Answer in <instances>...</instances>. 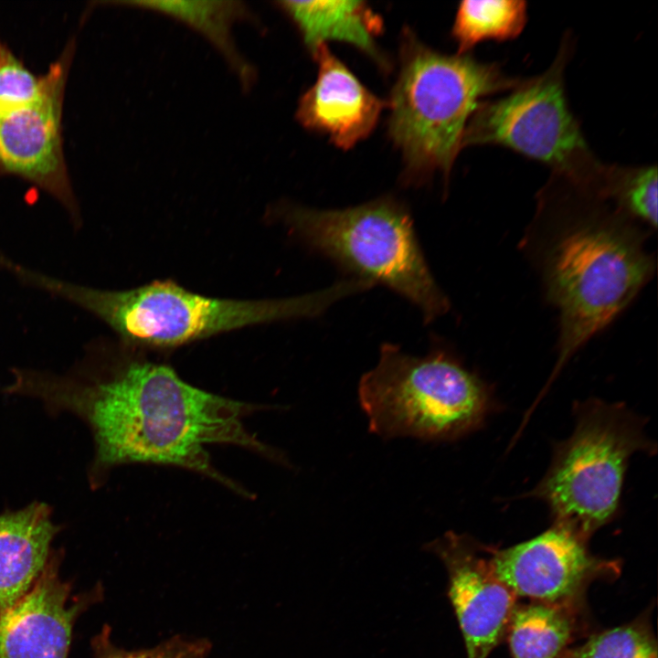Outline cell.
Segmentation results:
<instances>
[{"instance_id":"6da1fadb","label":"cell","mask_w":658,"mask_h":658,"mask_svg":"<svg viewBox=\"0 0 658 658\" xmlns=\"http://www.w3.org/2000/svg\"><path fill=\"white\" fill-rule=\"evenodd\" d=\"M11 375L5 394L34 398L50 416L71 414L88 427L94 449L87 472L92 490L121 465L152 463L186 469L249 498L212 464L206 450L210 444L235 445L288 463L282 452L245 426L264 406L200 389L167 365L90 346L65 374L14 367Z\"/></svg>"},{"instance_id":"7a4b0ae2","label":"cell","mask_w":658,"mask_h":658,"mask_svg":"<svg viewBox=\"0 0 658 658\" xmlns=\"http://www.w3.org/2000/svg\"><path fill=\"white\" fill-rule=\"evenodd\" d=\"M17 280L93 314L128 345L170 348L217 334L274 321L321 314L355 293L351 281L302 296L261 301L212 298L176 282L154 281L124 291L76 284L21 267Z\"/></svg>"},{"instance_id":"3957f363","label":"cell","mask_w":658,"mask_h":658,"mask_svg":"<svg viewBox=\"0 0 658 658\" xmlns=\"http://www.w3.org/2000/svg\"><path fill=\"white\" fill-rule=\"evenodd\" d=\"M520 83L494 65L459 54L443 55L409 37L389 101L388 122L409 173L419 176L440 171L448 175L481 100Z\"/></svg>"},{"instance_id":"277c9868","label":"cell","mask_w":658,"mask_h":658,"mask_svg":"<svg viewBox=\"0 0 658 658\" xmlns=\"http://www.w3.org/2000/svg\"><path fill=\"white\" fill-rule=\"evenodd\" d=\"M358 399L369 430L383 439L440 441L480 427L492 407L489 388L441 350L414 356L393 344L364 374Z\"/></svg>"},{"instance_id":"5b68a950","label":"cell","mask_w":658,"mask_h":658,"mask_svg":"<svg viewBox=\"0 0 658 658\" xmlns=\"http://www.w3.org/2000/svg\"><path fill=\"white\" fill-rule=\"evenodd\" d=\"M653 270L638 236L613 219L583 222L558 239L547 268L548 295L560 312L559 355L547 386L630 303Z\"/></svg>"},{"instance_id":"8992f818","label":"cell","mask_w":658,"mask_h":658,"mask_svg":"<svg viewBox=\"0 0 658 658\" xmlns=\"http://www.w3.org/2000/svg\"><path fill=\"white\" fill-rule=\"evenodd\" d=\"M281 218L309 248L362 278L380 282L413 302L425 322L449 302L435 282L408 210L392 198L335 210L286 205Z\"/></svg>"},{"instance_id":"52a82bcc","label":"cell","mask_w":658,"mask_h":658,"mask_svg":"<svg viewBox=\"0 0 658 658\" xmlns=\"http://www.w3.org/2000/svg\"><path fill=\"white\" fill-rule=\"evenodd\" d=\"M571 436L556 447L532 492L554 518L586 541L613 519L631 456L650 450L642 423L622 405L590 400L576 409Z\"/></svg>"},{"instance_id":"ba28073f","label":"cell","mask_w":658,"mask_h":658,"mask_svg":"<svg viewBox=\"0 0 658 658\" xmlns=\"http://www.w3.org/2000/svg\"><path fill=\"white\" fill-rule=\"evenodd\" d=\"M565 50L541 76L521 82L471 117L462 147L498 144L553 166L577 186L590 184L601 165L593 160L565 97Z\"/></svg>"},{"instance_id":"9c48e42d","label":"cell","mask_w":658,"mask_h":658,"mask_svg":"<svg viewBox=\"0 0 658 658\" xmlns=\"http://www.w3.org/2000/svg\"><path fill=\"white\" fill-rule=\"evenodd\" d=\"M571 530L553 524L536 536L516 545L487 547L490 565L517 598L554 606L585 610V595L595 581H613L620 560L593 555Z\"/></svg>"},{"instance_id":"30bf717a","label":"cell","mask_w":658,"mask_h":658,"mask_svg":"<svg viewBox=\"0 0 658 658\" xmlns=\"http://www.w3.org/2000/svg\"><path fill=\"white\" fill-rule=\"evenodd\" d=\"M72 49L50 65L51 79L34 101H0V176L20 177L55 197L76 228L80 212L65 163L61 119Z\"/></svg>"},{"instance_id":"8fae6325","label":"cell","mask_w":658,"mask_h":658,"mask_svg":"<svg viewBox=\"0 0 658 658\" xmlns=\"http://www.w3.org/2000/svg\"><path fill=\"white\" fill-rule=\"evenodd\" d=\"M447 573V596L461 631L466 658H488L504 640L516 607L514 591L494 574L487 547L454 531L427 543Z\"/></svg>"},{"instance_id":"7c38bea8","label":"cell","mask_w":658,"mask_h":658,"mask_svg":"<svg viewBox=\"0 0 658 658\" xmlns=\"http://www.w3.org/2000/svg\"><path fill=\"white\" fill-rule=\"evenodd\" d=\"M63 549L31 589L0 617V658H69L78 619L102 600L101 583L75 593L60 575Z\"/></svg>"},{"instance_id":"4fadbf2b","label":"cell","mask_w":658,"mask_h":658,"mask_svg":"<svg viewBox=\"0 0 658 658\" xmlns=\"http://www.w3.org/2000/svg\"><path fill=\"white\" fill-rule=\"evenodd\" d=\"M313 53L318 74L300 100L297 119L306 128L326 134L337 146L350 148L373 131L384 102L326 45Z\"/></svg>"},{"instance_id":"5bb4252c","label":"cell","mask_w":658,"mask_h":658,"mask_svg":"<svg viewBox=\"0 0 658 658\" xmlns=\"http://www.w3.org/2000/svg\"><path fill=\"white\" fill-rule=\"evenodd\" d=\"M62 529L45 502L0 513V617L41 575L58 549L53 542Z\"/></svg>"},{"instance_id":"9a60e30c","label":"cell","mask_w":658,"mask_h":658,"mask_svg":"<svg viewBox=\"0 0 658 658\" xmlns=\"http://www.w3.org/2000/svg\"><path fill=\"white\" fill-rule=\"evenodd\" d=\"M277 5L297 26L304 43L313 52L328 40L356 47L381 67L386 59L377 46L382 22L361 1H281Z\"/></svg>"},{"instance_id":"2e32d148","label":"cell","mask_w":658,"mask_h":658,"mask_svg":"<svg viewBox=\"0 0 658 658\" xmlns=\"http://www.w3.org/2000/svg\"><path fill=\"white\" fill-rule=\"evenodd\" d=\"M118 4L160 12L174 17L203 35L226 58L238 76L243 89L254 83L256 73L239 52L232 37V27L238 21L256 23L249 8L240 1H125Z\"/></svg>"},{"instance_id":"e0dca14e","label":"cell","mask_w":658,"mask_h":658,"mask_svg":"<svg viewBox=\"0 0 658 658\" xmlns=\"http://www.w3.org/2000/svg\"><path fill=\"white\" fill-rule=\"evenodd\" d=\"M585 610L517 604L505 635L512 658H563L584 630Z\"/></svg>"},{"instance_id":"ac0fdd59","label":"cell","mask_w":658,"mask_h":658,"mask_svg":"<svg viewBox=\"0 0 658 658\" xmlns=\"http://www.w3.org/2000/svg\"><path fill=\"white\" fill-rule=\"evenodd\" d=\"M525 23V1H462L456 13L452 35L459 55H462L480 41L517 37Z\"/></svg>"},{"instance_id":"d6986e66","label":"cell","mask_w":658,"mask_h":658,"mask_svg":"<svg viewBox=\"0 0 658 658\" xmlns=\"http://www.w3.org/2000/svg\"><path fill=\"white\" fill-rule=\"evenodd\" d=\"M650 610L627 623L592 633L563 658H658Z\"/></svg>"},{"instance_id":"ffe728a7","label":"cell","mask_w":658,"mask_h":658,"mask_svg":"<svg viewBox=\"0 0 658 658\" xmlns=\"http://www.w3.org/2000/svg\"><path fill=\"white\" fill-rule=\"evenodd\" d=\"M602 196H613L631 215L657 225V170L655 166L632 170L610 168Z\"/></svg>"},{"instance_id":"44dd1931","label":"cell","mask_w":658,"mask_h":658,"mask_svg":"<svg viewBox=\"0 0 658 658\" xmlns=\"http://www.w3.org/2000/svg\"><path fill=\"white\" fill-rule=\"evenodd\" d=\"M93 658H207L212 643L206 638L175 635L152 648L126 650L111 640V628L104 624L90 642Z\"/></svg>"}]
</instances>
